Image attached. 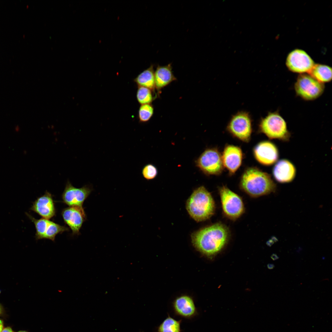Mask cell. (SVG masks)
Returning a JSON list of instances; mask_svg holds the SVG:
<instances>
[{
	"label": "cell",
	"instance_id": "cell-28",
	"mask_svg": "<svg viewBox=\"0 0 332 332\" xmlns=\"http://www.w3.org/2000/svg\"><path fill=\"white\" fill-rule=\"evenodd\" d=\"M268 267L269 269H273L275 267V265L273 264H269L267 266Z\"/></svg>",
	"mask_w": 332,
	"mask_h": 332
},
{
	"label": "cell",
	"instance_id": "cell-13",
	"mask_svg": "<svg viewBox=\"0 0 332 332\" xmlns=\"http://www.w3.org/2000/svg\"><path fill=\"white\" fill-rule=\"evenodd\" d=\"M61 215L64 222L72 230L73 234L78 235L86 215L82 207L70 206L64 208Z\"/></svg>",
	"mask_w": 332,
	"mask_h": 332
},
{
	"label": "cell",
	"instance_id": "cell-5",
	"mask_svg": "<svg viewBox=\"0 0 332 332\" xmlns=\"http://www.w3.org/2000/svg\"><path fill=\"white\" fill-rule=\"evenodd\" d=\"M294 89L298 96L306 101H312L322 94L325 85L309 74L304 73L298 77Z\"/></svg>",
	"mask_w": 332,
	"mask_h": 332
},
{
	"label": "cell",
	"instance_id": "cell-30",
	"mask_svg": "<svg viewBox=\"0 0 332 332\" xmlns=\"http://www.w3.org/2000/svg\"><path fill=\"white\" fill-rule=\"evenodd\" d=\"M18 332H27L26 331H18Z\"/></svg>",
	"mask_w": 332,
	"mask_h": 332
},
{
	"label": "cell",
	"instance_id": "cell-10",
	"mask_svg": "<svg viewBox=\"0 0 332 332\" xmlns=\"http://www.w3.org/2000/svg\"><path fill=\"white\" fill-rule=\"evenodd\" d=\"M286 65L290 71L302 74L309 73L315 64L313 60L305 52L297 49L289 54Z\"/></svg>",
	"mask_w": 332,
	"mask_h": 332
},
{
	"label": "cell",
	"instance_id": "cell-4",
	"mask_svg": "<svg viewBox=\"0 0 332 332\" xmlns=\"http://www.w3.org/2000/svg\"><path fill=\"white\" fill-rule=\"evenodd\" d=\"M259 129L270 139L287 141L290 136L286 123L278 111L269 112L262 118L259 123Z\"/></svg>",
	"mask_w": 332,
	"mask_h": 332
},
{
	"label": "cell",
	"instance_id": "cell-8",
	"mask_svg": "<svg viewBox=\"0 0 332 332\" xmlns=\"http://www.w3.org/2000/svg\"><path fill=\"white\" fill-rule=\"evenodd\" d=\"M219 191L224 214L232 219L238 218L244 209L240 197L225 186L220 188Z\"/></svg>",
	"mask_w": 332,
	"mask_h": 332
},
{
	"label": "cell",
	"instance_id": "cell-11",
	"mask_svg": "<svg viewBox=\"0 0 332 332\" xmlns=\"http://www.w3.org/2000/svg\"><path fill=\"white\" fill-rule=\"evenodd\" d=\"M92 190V187L89 185L76 188L68 180L62 194L63 201L69 207H82L83 202Z\"/></svg>",
	"mask_w": 332,
	"mask_h": 332
},
{
	"label": "cell",
	"instance_id": "cell-16",
	"mask_svg": "<svg viewBox=\"0 0 332 332\" xmlns=\"http://www.w3.org/2000/svg\"><path fill=\"white\" fill-rule=\"evenodd\" d=\"M296 170L294 165L289 161L283 159L275 165L273 174L275 179L281 183L290 182L294 179Z\"/></svg>",
	"mask_w": 332,
	"mask_h": 332
},
{
	"label": "cell",
	"instance_id": "cell-12",
	"mask_svg": "<svg viewBox=\"0 0 332 332\" xmlns=\"http://www.w3.org/2000/svg\"><path fill=\"white\" fill-rule=\"evenodd\" d=\"M253 153L256 160L261 164L269 166L275 163L279 157L278 149L275 145L269 141H263L254 148Z\"/></svg>",
	"mask_w": 332,
	"mask_h": 332
},
{
	"label": "cell",
	"instance_id": "cell-21",
	"mask_svg": "<svg viewBox=\"0 0 332 332\" xmlns=\"http://www.w3.org/2000/svg\"><path fill=\"white\" fill-rule=\"evenodd\" d=\"M152 92H154L149 89L138 86L136 94V99L138 103L141 105L151 104L156 98L153 95Z\"/></svg>",
	"mask_w": 332,
	"mask_h": 332
},
{
	"label": "cell",
	"instance_id": "cell-15",
	"mask_svg": "<svg viewBox=\"0 0 332 332\" xmlns=\"http://www.w3.org/2000/svg\"><path fill=\"white\" fill-rule=\"evenodd\" d=\"M30 209L43 218L48 219L55 215L56 210L51 194L46 191L33 203Z\"/></svg>",
	"mask_w": 332,
	"mask_h": 332
},
{
	"label": "cell",
	"instance_id": "cell-20",
	"mask_svg": "<svg viewBox=\"0 0 332 332\" xmlns=\"http://www.w3.org/2000/svg\"><path fill=\"white\" fill-rule=\"evenodd\" d=\"M309 73L314 79L323 83L329 82L332 80V69L327 65L315 64Z\"/></svg>",
	"mask_w": 332,
	"mask_h": 332
},
{
	"label": "cell",
	"instance_id": "cell-25",
	"mask_svg": "<svg viewBox=\"0 0 332 332\" xmlns=\"http://www.w3.org/2000/svg\"><path fill=\"white\" fill-rule=\"evenodd\" d=\"M1 332H14L12 329L9 327L3 328Z\"/></svg>",
	"mask_w": 332,
	"mask_h": 332
},
{
	"label": "cell",
	"instance_id": "cell-27",
	"mask_svg": "<svg viewBox=\"0 0 332 332\" xmlns=\"http://www.w3.org/2000/svg\"><path fill=\"white\" fill-rule=\"evenodd\" d=\"M4 325L2 320H0V332H1L3 329Z\"/></svg>",
	"mask_w": 332,
	"mask_h": 332
},
{
	"label": "cell",
	"instance_id": "cell-22",
	"mask_svg": "<svg viewBox=\"0 0 332 332\" xmlns=\"http://www.w3.org/2000/svg\"><path fill=\"white\" fill-rule=\"evenodd\" d=\"M158 330L159 332H180V322L168 317L161 324Z\"/></svg>",
	"mask_w": 332,
	"mask_h": 332
},
{
	"label": "cell",
	"instance_id": "cell-9",
	"mask_svg": "<svg viewBox=\"0 0 332 332\" xmlns=\"http://www.w3.org/2000/svg\"><path fill=\"white\" fill-rule=\"evenodd\" d=\"M26 214L35 225L36 229L35 237L37 240L48 239L54 241L57 235L69 231L68 227L48 219L43 218L36 219L28 213Z\"/></svg>",
	"mask_w": 332,
	"mask_h": 332
},
{
	"label": "cell",
	"instance_id": "cell-31",
	"mask_svg": "<svg viewBox=\"0 0 332 332\" xmlns=\"http://www.w3.org/2000/svg\"><path fill=\"white\" fill-rule=\"evenodd\" d=\"M1 293V290H0V294Z\"/></svg>",
	"mask_w": 332,
	"mask_h": 332
},
{
	"label": "cell",
	"instance_id": "cell-23",
	"mask_svg": "<svg viewBox=\"0 0 332 332\" xmlns=\"http://www.w3.org/2000/svg\"><path fill=\"white\" fill-rule=\"evenodd\" d=\"M154 113V108L151 104L141 105L138 112V118L140 123L148 122Z\"/></svg>",
	"mask_w": 332,
	"mask_h": 332
},
{
	"label": "cell",
	"instance_id": "cell-19",
	"mask_svg": "<svg viewBox=\"0 0 332 332\" xmlns=\"http://www.w3.org/2000/svg\"><path fill=\"white\" fill-rule=\"evenodd\" d=\"M154 66L151 65L149 67L140 73L134 79V81L138 86L144 87L155 93V80Z\"/></svg>",
	"mask_w": 332,
	"mask_h": 332
},
{
	"label": "cell",
	"instance_id": "cell-24",
	"mask_svg": "<svg viewBox=\"0 0 332 332\" xmlns=\"http://www.w3.org/2000/svg\"><path fill=\"white\" fill-rule=\"evenodd\" d=\"M158 172L156 167L151 164L145 165L142 170L143 177L148 180H152L155 178L158 174Z\"/></svg>",
	"mask_w": 332,
	"mask_h": 332
},
{
	"label": "cell",
	"instance_id": "cell-14",
	"mask_svg": "<svg viewBox=\"0 0 332 332\" xmlns=\"http://www.w3.org/2000/svg\"><path fill=\"white\" fill-rule=\"evenodd\" d=\"M221 156L224 167L230 174H234L242 164L243 155L241 148L237 146L227 145L225 147Z\"/></svg>",
	"mask_w": 332,
	"mask_h": 332
},
{
	"label": "cell",
	"instance_id": "cell-1",
	"mask_svg": "<svg viewBox=\"0 0 332 332\" xmlns=\"http://www.w3.org/2000/svg\"><path fill=\"white\" fill-rule=\"evenodd\" d=\"M229 231L224 224H214L192 233V243L198 251L207 255H213L220 251L226 243Z\"/></svg>",
	"mask_w": 332,
	"mask_h": 332
},
{
	"label": "cell",
	"instance_id": "cell-26",
	"mask_svg": "<svg viewBox=\"0 0 332 332\" xmlns=\"http://www.w3.org/2000/svg\"><path fill=\"white\" fill-rule=\"evenodd\" d=\"M271 258L273 260H275L278 259L279 257L276 254L274 253L271 255Z\"/></svg>",
	"mask_w": 332,
	"mask_h": 332
},
{
	"label": "cell",
	"instance_id": "cell-3",
	"mask_svg": "<svg viewBox=\"0 0 332 332\" xmlns=\"http://www.w3.org/2000/svg\"><path fill=\"white\" fill-rule=\"evenodd\" d=\"M186 208L190 216L197 222L206 220L214 214L215 204L210 193L201 186L194 190L187 200Z\"/></svg>",
	"mask_w": 332,
	"mask_h": 332
},
{
	"label": "cell",
	"instance_id": "cell-7",
	"mask_svg": "<svg viewBox=\"0 0 332 332\" xmlns=\"http://www.w3.org/2000/svg\"><path fill=\"white\" fill-rule=\"evenodd\" d=\"M195 164L202 172L209 176L220 174L224 168L221 155L215 148L205 150L196 160Z\"/></svg>",
	"mask_w": 332,
	"mask_h": 332
},
{
	"label": "cell",
	"instance_id": "cell-6",
	"mask_svg": "<svg viewBox=\"0 0 332 332\" xmlns=\"http://www.w3.org/2000/svg\"><path fill=\"white\" fill-rule=\"evenodd\" d=\"M227 129L232 135L244 142L250 140L252 132V120L250 114L239 111L233 115L227 125Z\"/></svg>",
	"mask_w": 332,
	"mask_h": 332
},
{
	"label": "cell",
	"instance_id": "cell-17",
	"mask_svg": "<svg viewBox=\"0 0 332 332\" xmlns=\"http://www.w3.org/2000/svg\"><path fill=\"white\" fill-rule=\"evenodd\" d=\"M172 69L171 63L164 66L158 65L156 67L154 76L155 89L158 92V96L162 89L177 80Z\"/></svg>",
	"mask_w": 332,
	"mask_h": 332
},
{
	"label": "cell",
	"instance_id": "cell-2",
	"mask_svg": "<svg viewBox=\"0 0 332 332\" xmlns=\"http://www.w3.org/2000/svg\"><path fill=\"white\" fill-rule=\"evenodd\" d=\"M240 185L244 191L255 197L268 194L276 189L270 175L255 167L245 170L241 177Z\"/></svg>",
	"mask_w": 332,
	"mask_h": 332
},
{
	"label": "cell",
	"instance_id": "cell-29",
	"mask_svg": "<svg viewBox=\"0 0 332 332\" xmlns=\"http://www.w3.org/2000/svg\"><path fill=\"white\" fill-rule=\"evenodd\" d=\"M2 307L1 306V305H0V314H1L2 313Z\"/></svg>",
	"mask_w": 332,
	"mask_h": 332
},
{
	"label": "cell",
	"instance_id": "cell-18",
	"mask_svg": "<svg viewBox=\"0 0 332 332\" xmlns=\"http://www.w3.org/2000/svg\"><path fill=\"white\" fill-rule=\"evenodd\" d=\"M174 307L177 313L185 317L191 316L195 311V307L192 299L186 295L177 298L174 303Z\"/></svg>",
	"mask_w": 332,
	"mask_h": 332
}]
</instances>
